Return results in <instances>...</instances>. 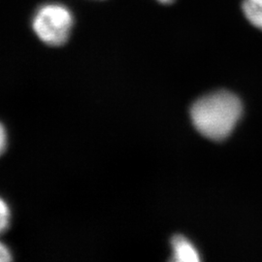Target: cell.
<instances>
[{"label": "cell", "instance_id": "obj_1", "mask_svg": "<svg viewBox=\"0 0 262 262\" xmlns=\"http://www.w3.org/2000/svg\"><path fill=\"white\" fill-rule=\"evenodd\" d=\"M242 115L240 99L229 92L221 91L199 98L190 109L195 128L212 140H224L234 129Z\"/></svg>", "mask_w": 262, "mask_h": 262}, {"label": "cell", "instance_id": "obj_2", "mask_svg": "<svg viewBox=\"0 0 262 262\" xmlns=\"http://www.w3.org/2000/svg\"><path fill=\"white\" fill-rule=\"evenodd\" d=\"M31 27L41 42L48 46L59 47L64 45L71 36L74 16L66 5L50 2L35 11Z\"/></svg>", "mask_w": 262, "mask_h": 262}, {"label": "cell", "instance_id": "obj_3", "mask_svg": "<svg viewBox=\"0 0 262 262\" xmlns=\"http://www.w3.org/2000/svg\"><path fill=\"white\" fill-rule=\"evenodd\" d=\"M173 257L172 260L178 262H198L199 253L194 246L182 235H176L172 238Z\"/></svg>", "mask_w": 262, "mask_h": 262}, {"label": "cell", "instance_id": "obj_4", "mask_svg": "<svg viewBox=\"0 0 262 262\" xmlns=\"http://www.w3.org/2000/svg\"><path fill=\"white\" fill-rule=\"evenodd\" d=\"M242 9L253 27L262 30V0H244Z\"/></svg>", "mask_w": 262, "mask_h": 262}, {"label": "cell", "instance_id": "obj_5", "mask_svg": "<svg viewBox=\"0 0 262 262\" xmlns=\"http://www.w3.org/2000/svg\"><path fill=\"white\" fill-rule=\"evenodd\" d=\"M11 221V211L7 202L0 197V234L8 229Z\"/></svg>", "mask_w": 262, "mask_h": 262}, {"label": "cell", "instance_id": "obj_6", "mask_svg": "<svg viewBox=\"0 0 262 262\" xmlns=\"http://www.w3.org/2000/svg\"><path fill=\"white\" fill-rule=\"evenodd\" d=\"M12 260V253L9 248L0 241V262H7Z\"/></svg>", "mask_w": 262, "mask_h": 262}, {"label": "cell", "instance_id": "obj_7", "mask_svg": "<svg viewBox=\"0 0 262 262\" xmlns=\"http://www.w3.org/2000/svg\"><path fill=\"white\" fill-rule=\"evenodd\" d=\"M7 147V132L4 125L0 122V156L4 152Z\"/></svg>", "mask_w": 262, "mask_h": 262}, {"label": "cell", "instance_id": "obj_8", "mask_svg": "<svg viewBox=\"0 0 262 262\" xmlns=\"http://www.w3.org/2000/svg\"><path fill=\"white\" fill-rule=\"evenodd\" d=\"M160 3H163V4H170L172 3L174 0H158Z\"/></svg>", "mask_w": 262, "mask_h": 262}]
</instances>
